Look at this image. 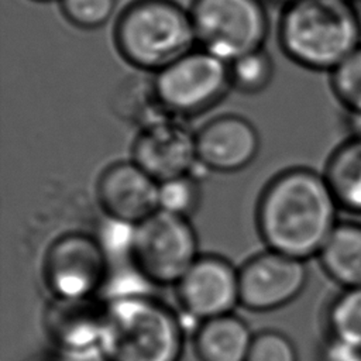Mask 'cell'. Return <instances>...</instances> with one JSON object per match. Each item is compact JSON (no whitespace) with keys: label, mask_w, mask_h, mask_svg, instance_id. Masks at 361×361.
Masks as SVG:
<instances>
[{"label":"cell","mask_w":361,"mask_h":361,"mask_svg":"<svg viewBox=\"0 0 361 361\" xmlns=\"http://www.w3.org/2000/svg\"><path fill=\"white\" fill-rule=\"evenodd\" d=\"M63 17L82 30H96L110 21L117 0H59Z\"/></svg>","instance_id":"obj_22"},{"label":"cell","mask_w":361,"mask_h":361,"mask_svg":"<svg viewBox=\"0 0 361 361\" xmlns=\"http://www.w3.org/2000/svg\"><path fill=\"white\" fill-rule=\"evenodd\" d=\"M323 175L341 212L361 216V137L348 135L330 154Z\"/></svg>","instance_id":"obj_17"},{"label":"cell","mask_w":361,"mask_h":361,"mask_svg":"<svg viewBox=\"0 0 361 361\" xmlns=\"http://www.w3.org/2000/svg\"><path fill=\"white\" fill-rule=\"evenodd\" d=\"M271 1L278 3V4H282V6L285 7V6H288V4H290V3H293V1H296V0H271Z\"/></svg>","instance_id":"obj_25"},{"label":"cell","mask_w":361,"mask_h":361,"mask_svg":"<svg viewBox=\"0 0 361 361\" xmlns=\"http://www.w3.org/2000/svg\"><path fill=\"white\" fill-rule=\"evenodd\" d=\"M109 254L102 240L82 231L55 238L44 257L42 278L52 298L90 299L106 285Z\"/></svg>","instance_id":"obj_8"},{"label":"cell","mask_w":361,"mask_h":361,"mask_svg":"<svg viewBox=\"0 0 361 361\" xmlns=\"http://www.w3.org/2000/svg\"><path fill=\"white\" fill-rule=\"evenodd\" d=\"M278 41L296 65L330 73L361 45V18L340 0H296L283 7Z\"/></svg>","instance_id":"obj_3"},{"label":"cell","mask_w":361,"mask_h":361,"mask_svg":"<svg viewBox=\"0 0 361 361\" xmlns=\"http://www.w3.org/2000/svg\"><path fill=\"white\" fill-rule=\"evenodd\" d=\"M103 303L90 299L52 298L44 310V329L51 343L65 354L99 351Z\"/></svg>","instance_id":"obj_14"},{"label":"cell","mask_w":361,"mask_h":361,"mask_svg":"<svg viewBox=\"0 0 361 361\" xmlns=\"http://www.w3.org/2000/svg\"><path fill=\"white\" fill-rule=\"evenodd\" d=\"M179 314L147 292H121L103 302L99 353L104 361H180Z\"/></svg>","instance_id":"obj_2"},{"label":"cell","mask_w":361,"mask_h":361,"mask_svg":"<svg viewBox=\"0 0 361 361\" xmlns=\"http://www.w3.org/2000/svg\"><path fill=\"white\" fill-rule=\"evenodd\" d=\"M254 334L237 314L227 313L200 322L193 348L200 361H245Z\"/></svg>","instance_id":"obj_15"},{"label":"cell","mask_w":361,"mask_h":361,"mask_svg":"<svg viewBox=\"0 0 361 361\" xmlns=\"http://www.w3.org/2000/svg\"><path fill=\"white\" fill-rule=\"evenodd\" d=\"M350 135L361 137V114H345Z\"/></svg>","instance_id":"obj_24"},{"label":"cell","mask_w":361,"mask_h":361,"mask_svg":"<svg viewBox=\"0 0 361 361\" xmlns=\"http://www.w3.org/2000/svg\"><path fill=\"white\" fill-rule=\"evenodd\" d=\"M272 56L264 49H255L228 62L230 86L243 94H257L265 90L274 78Z\"/></svg>","instance_id":"obj_19"},{"label":"cell","mask_w":361,"mask_h":361,"mask_svg":"<svg viewBox=\"0 0 361 361\" xmlns=\"http://www.w3.org/2000/svg\"><path fill=\"white\" fill-rule=\"evenodd\" d=\"M327 338L361 351V286L340 289L326 309Z\"/></svg>","instance_id":"obj_18"},{"label":"cell","mask_w":361,"mask_h":361,"mask_svg":"<svg viewBox=\"0 0 361 361\" xmlns=\"http://www.w3.org/2000/svg\"><path fill=\"white\" fill-rule=\"evenodd\" d=\"M113 39L124 61L154 73L197 45L190 13L175 0H133L117 17Z\"/></svg>","instance_id":"obj_4"},{"label":"cell","mask_w":361,"mask_h":361,"mask_svg":"<svg viewBox=\"0 0 361 361\" xmlns=\"http://www.w3.org/2000/svg\"><path fill=\"white\" fill-rule=\"evenodd\" d=\"M189 219L157 210L133 227L128 259L147 283L175 286L199 257Z\"/></svg>","instance_id":"obj_5"},{"label":"cell","mask_w":361,"mask_h":361,"mask_svg":"<svg viewBox=\"0 0 361 361\" xmlns=\"http://www.w3.org/2000/svg\"><path fill=\"white\" fill-rule=\"evenodd\" d=\"M340 212L323 172L293 166L262 189L255 210L257 230L267 248L307 261L317 257L340 221Z\"/></svg>","instance_id":"obj_1"},{"label":"cell","mask_w":361,"mask_h":361,"mask_svg":"<svg viewBox=\"0 0 361 361\" xmlns=\"http://www.w3.org/2000/svg\"><path fill=\"white\" fill-rule=\"evenodd\" d=\"M175 289L183 313L199 324L240 305L238 268L220 255H199Z\"/></svg>","instance_id":"obj_11"},{"label":"cell","mask_w":361,"mask_h":361,"mask_svg":"<svg viewBox=\"0 0 361 361\" xmlns=\"http://www.w3.org/2000/svg\"><path fill=\"white\" fill-rule=\"evenodd\" d=\"M189 13L197 45L227 63L264 48L269 31L264 0H193Z\"/></svg>","instance_id":"obj_7"},{"label":"cell","mask_w":361,"mask_h":361,"mask_svg":"<svg viewBox=\"0 0 361 361\" xmlns=\"http://www.w3.org/2000/svg\"><path fill=\"white\" fill-rule=\"evenodd\" d=\"M259 145V134L254 124L237 114L217 116L196 133L199 164L220 173L248 166L258 155Z\"/></svg>","instance_id":"obj_13"},{"label":"cell","mask_w":361,"mask_h":361,"mask_svg":"<svg viewBox=\"0 0 361 361\" xmlns=\"http://www.w3.org/2000/svg\"><path fill=\"white\" fill-rule=\"evenodd\" d=\"M330 89L345 114H361V45L330 73Z\"/></svg>","instance_id":"obj_21"},{"label":"cell","mask_w":361,"mask_h":361,"mask_svg":"<svg viewBox=\"0 0 361 361\" xmlns=\"http://www.w3.org/2000/svg\"><path fill=\"white\" fill-rule=\"evenodd\" d=\"M245 361H299L293 341L278 330L254 334Z\"/></svg>","instance_id":"obj_23"},{"label":"cell","mask_w":361,"mask_h":361,"mask_svg":"<svg viewBox=\"0 0 361 361\" xmlns=\"http://www.w3.org/2000/svg\"><path fill=\"white\" fill-rule=\"evenodd\" d=\"M158 185L134 161H118L99 175L96 197L110 220L137 226L158 210Z\"/></svg>","instance_id":"obj_12"},{"label":"cell","mask_w":361,"mask_h":361,"mask_svg":"<svg viewBox=\"0 0 361 361\" xmlns=\"http://www.w3.org/2000/svg\"><path fill=\"white\" fill-rule=\"evenodd\" d=\"M306 261L267 250L238 268L240 305L252 312H269L293 302L306 288Z\"/></svg>","instance_id":"obj_9"},{"label":"cell","mask_w":361,"mask_h":361,"mask_svg":"<svg viewBox=\"0 0 361 361\" xmlns=\"http://www.w3.org/2000/svg\"><path fill=\"white\" fill-rule=\"evenodd\" d=\"M230 87L228 63L200 47L152 76L155 102L165 116L173 118L210 110Z\"/></svg>","instance_id":"obj_6"},{"label":"cell","mask_w":361,"mask_h":361,"mask_svg":"<svg viewBox=\"0 0 361 361\" xmlns=\"http://www.w3.org/2000/svg\"><path fill=\"white\" fill-rule=\"evenodd\" d=\"M202 202V188L193 173L176 176L158 185V210L190 219Z\"/></svg>","instance_id":"obj_20"},{"label":"cell","mask_w":361,"mask_h":361,"mask_svg":"<svg viewBox=\"0 0 361 361\" xmlns=\"http://www.w3.org/2000/svg\"><path fill=\"white\" fill-rule=\"evenodd\" d=\"M317 259L323 272L340 289L361 286V221L340 220Z\"/></svg>","instance_id":"obj_16"},{"label":"cell","mask_w":361,"mask_h":361,"mask_svg":"<svg viewBox=\"0 0 361 361\" xmlns=\"http://www.w3.org/2000/svg\"><path fill=\"white\" fill-rule=\"evenodd\" d=\"M131 161L158 183L193 173L199 164L196 133L180 118L162 116L148 121L134 137Z\"/></svg>","instance_id":"obj_10"},{"label":"cell","mask_w":361,"mask_h":361,"mask_svg":"<svg viewBox=\"0 0 361 361\" xmlns=\"http://www.w3.org/2000/svg\"><path fill=\"white\" fill-rule=\"evenodd\" d=\"M340 1H344V3H348V4H354V6H355V3H357L358 0H340Z\"/></svg>","instance_id":"obj_26"},{"label":"cell","mask_w":361,"mask_h":361,"mask_svg":"<svg viewBox=\"0 0 361 361\" xmlns=\"http://www.w3.org/2000/svg\"><path fill=\"white\" fill-rule=\"evenodd\" d=\"M34 1H39V3H47V1H59V0H34Z\"/></svg>","instance_id":"obj_27"}]
</instances>
